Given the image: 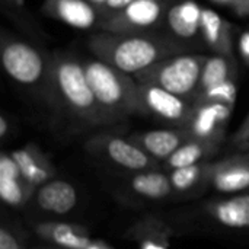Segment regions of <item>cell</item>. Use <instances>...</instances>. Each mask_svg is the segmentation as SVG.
Listing matches in <instances>:
<instances>
[{
  "label": "cell",
  "instance_id": "6da1fadb",
  "mask_svg": "<svg viewBox=\"0 0 249 249\" xmlns=\"http://www.w3.org/2000/svg\"><path fill=\"white\" fill-rule=\"evenodd\" d=\"M48 80L58 104L76 118L93 125L114 123L92 90L85 63L69 55H57L50 61Z\"/></svg>",
  "mask_w": 249,
  "mask_h": 249
},
{
  "label": "cell",
  "instance_id": "7a4b0ae2",
  "mask_svg": "<svg viewBox=\"0 0 249 249\" xmlns=\"http://www.w3.org/2000/svg\"><path fill=\"white\" fill-rule=\"evenodd\" d=\"M89 45L99 60L131 76L171 57L175 50L171 44L158 38L109 31L93 35Z\"/></svg>",
  "mask_w": 249,
  "mask_h": 249
},
{
  "label": "cell",
  "instance_id": "3957f363",
  "mask_svg": "<svg viewBox=\"0 0 249 249\" xmlns=\"http://www.w3.org/2000/svg\"><path fill=\"white\" fill-rule=\"evenodd\" d=\"M85 69L98 102L114 121L149 114L134 77L99 58L86 61Z\"/></svg>",
  "mask_w": 249,
  "mask_h": 249
},
{
  "label": "cell",
  "instance_id": "277c9868",
  "mask_svg": "<svg viewBox=\"0 0 249 249\" xmlns=\"http://www.w3.org/2000/svg\"><path fill=\"white\" fill-rule=\"evenodd\" d=\"M206 58V55L198 54L166 57L133 77L137 83L156 85L185 99L191 96L197 98Z\"/></svg>",
  "mask_w": 249,
  "mask_h": 249
},
{
  "label": "cell",
  "instance_id": "5b68a950",
  "mask_svg": "<svg viewBox=\"0 0 249 249\" xmlns=\"http://www.w3.org/2000/svg\"><path fill=\"white\" fill-rule=\"evenodd\" d=\"M86 150L90 155L133 174L160 168L159 162L147 155L131 139L127 140L112 134H99L86 143Z\"/></svg>",
  "mask_w": 249,
  "mask_h": 249
},
{
  "label": "cell",
  "instance_id": "8992f818",
  "mask_svg": "<svg viewBox=\"0 0 249 249\" xmlns=\"http://www.w3.org/2000/svg\"><path fill=\"white\" fill-rule=\"evenodd\" d=\"M1 64L10 79L25 86L36 85L50 70V63L36 48L16 39L3 44Z\"/></svg>",
  "mask_w": 249,
  "mask_h": 249
},
{
  "label": "cell",
  "instance_id": "52a82bcc",
  "mask_svg": "<svg viewBox=\"0 0 249 249\" xmlns=\"http://www.w3.org/2000/svg\"><path fill=\"white\" fill-rule=\"evenodd\" d=\"M139 89L149 114L174 124L178 128H185L188 125L194 111V102L156 85L139 83Z\"/></svg>",
  "mask_w": 249,
  "mask_h": 249
},
{
  "label": "cell",
  "instance_id": "ba28073f",
  "mask_svg": "<svg viewBox=\"0 0 249 249\" xmlns=\"http://www.w3.org/2000/svg\"><path fill=\"white\" fill-rule=\"evenodd\" d=\"M232 107L217 101H196L191 120L185 130L191 139L222 143Z\"/></svg>",
  "mask_w": 249,
  "mask_h": 249
},
{
  "label": "cell",
  "instance_id": "9c48e42d",
  "mask_svg": "<svg viewBox=\"0 0 249 249\" xmlns=\"http://www.w3.org/2000/svg\"><path fill=\"white\" fill-rule=\"evenodd\" d=\"M209 185L219 194L235 196L249 191V152L210 162Z\"/></svg>",
  "mask_w": 249,
  "mask_h": 249
},
{
  "label": "cell",
  "instance_id": "30bf717a",
  "mask_svg": "<svg viewBox=\"0 0 249 249\" xmlns=\"http://www.w3.org/2000/svg\"><path fill=\"white\" fill-rule=\"evenodd\" d=\"M162 16V6L153 0H134L124 10L109 16L104 23L105 29L117 34H133L158 23Z\"/></svg>",
  "mask_w": 249,
  "mask_h": 249
},
{
  "label": "cell",
  "instance_id": "8fae6325",
  "mask_svg": "<svg viewBox=\"0 0 249 249\" xmlns=\"http://www.w3.org/2000/svg\"><path fill=\"white\" fill-rule=\"evenodd\" d=\"M35 188L26 182L10 153L0 155V198L12 209L25 207L35 194Z\"/></svg>",
  "mask_w": 249,
  "mask_h": 249
},
{
  "label": "cell",
  "instance_id": "7c38bea8",
  "mask_svg": "<svg viewBox=\"0 0 249 249\" xmlns=\"http://www.w3.org/2000/svg\"><path fill=\"white\" fill-rule=\"evenodd\" d=\"M34 200L41 212L53 216H66L77 206V191L71 182L54 178L36 188Z\"/></svg>",
  "mask_w": 249,
  "mask_h": 249
},
{
  "label": "cell",
  "instance_id": "4fadbf2b",
  "mask_svg": "<svg viewBox=\"0 0 249 249\" xmlns=\"http://www.w3.org/2000/svg\"><path fill=\"white\" fill-rule=\"evenodd\" d=\"M34 232L60 249H86L93 241L85 226L69 222H41L34 226Z\"/></svg>",
  "mask_w": 249,
  "mask_h": 249
},
{
  "label": "cell",
  "instance_id": "5bb4252c",
  "mask_svg": "<svg viewBox=\"0 0 249 249\" xmlns=\"http://www.w3.org/2000/svg\"><path fill=\"white\" fill-rule=\"evenodd\" d=\"M45 15L77 29H89L98 22L99 10L88 0H45Z\"/></svg>",
  "mask_w": 249,
  "mask_h": 249
},
{
  "label": "cell",
  "instance_id": "9a60e30c",
  "mask_svg": "<svg viewBox=\"0 0 249 249\" xmlns=\"http://www.w3.org/2000/svg\"><path fill=\"white\" fill-rule=\"evenodd\" d=\"M130 139L153 159L158 162H165L178 147L190 140L191 136L185 128L177 127L174 130H152L146 133H137Z\"/></svg>",
  "mask_w": 249,
  "mask_h": 249
},
{
  "label": "cell",
  "instance_id": "2e32d148",
  "mask_svg": "<svg viewBox=\"0 0 249 249\" xmlns=\"http://www.w3.org/2000/svg\"><path fill=\"white\" fill-rule=\"evenodd\" d=\"M207 216L228 229H249V191L204 206Z\"/></svg>",
  "mask_w": 249,
  "mask_h": 249
},
{
  "label": "cell",
  "instance_id": "e0dca14e",
  "mask_svg": "<svg viewBox=\"0 0 249 249\" xmlns=\"http://www.w3.org/2000/svg\"><path fill=\"white\" fill-rule=\"evenodd\" d=\"M12 158L18 163L23 178L35 190L55 178V168L51 160L36 146L28 144L13 150Z\"/></svg>",
  "mask_w": 249,
  "mask_h": 249
},
{
  "label": "cell",
  "instance_id": "ac0fdd59",
  "mask_svg": "<svg viewBox=\"0 0 249 249\" xmlns=\"http://www.w3.org/2000/svg\"><path fill=\"white\" fill-rule=\"evenodd\" d=\"M201 36L206 44L214 51L233 58V29L229 20L220 16L213 9L203 7L201 15Z\"/></svg>",
  "mask_w": 249,
  "mask_h": 249
},
{
  "label": "cell",
  "instance_id": "d6986e66",
  "mask_svg": "<svg viewBox=\"0 0 249 249\" xmlns=\"http://www.w3.org/2000/svg\"><path fill=\"white\" fill-rule=\"evenodd\" d=\"M128 190L133 196L147 201H162L174 196L169 172L160 168L134 172L128 181Z\"/></svg>",
  "mask_w": 249,
  "mask_h": 249
},
{
  "label": "cell",
  "instance_id": "ffe728a7",
  "mask_svg": "<svg viewBox=\"0 0 249 249\" xmlns=\"http://www.w3.org/2000/svg\"><path fill=\"white\" fill-rule=\"evenodd\" d=\"M203 7L194 0H184L174 4L166 13L171 32L182 39H193L201 34Z\"/></svg>",
  "mask_w": 249,
  "mask_h": 249
},
{
  "label": "cell",
  "instance_id": "44dd1931",
  "mask_svg": "<svg viewBox=\"0 0 249 249\" xmlns=\"http://www.w3.org/2000/svg\"><path fill=\"white\" fill-rule=\"evenodd\" d=\"M219 143L190 139L181 147H178L168 160H165L163 169L169 172L178 168L209 162V159H212L219 152Z\"/></svg>",
  "mask_w": 249,
  "mask_h": 249
},
{
  "label": "cell",
  "instance_id": "7402d4cb",
  "mask_svg": "<svg viewBox=\"0 0 249 249\" xmlns=\"http://www.w3.org/2000/svg\"><path fill=\"white\" fill-rule=\"evenodd\" d=\"M209 174H210V162L169 171V179L174 194L178 196L201 194V191L210 187Z\"/></svg>",
  "mask_w": 249,
  "mask_h": 249
},
{
  "label": "cell",
  "instance_id": "603a6c76",
  "mask_svg": "<svg viewBox=\"0 0 249 249\" xmlns=\"http://www.w3.org/2000/svg\"><path fill=\"white\" fill-rule=\"evenodd\" d=\"M131 241L137 242L139 249H171L169 228L155 217H146L128 231Z\"/></svg>",
  "mask_w": 249,
  "mask_h": 249
},
{
  "label": "cell",
  "instance_id": "cb8c5ba5",
  "mask_svg": "<svg viewBox=\"0 0 249 249\" xmlns=\"http://www.w3.org/2000/svg\"><path fill=\"white\" fill-rule=\"evenodd\" d=\"M233 71H235L233 58L222 55V54H214L212 57H207L203 66V71H201L198 95L214 86L233 80Z\"/></svg>",
  "mask_w": 249,
  "mask_h": 249
},
{
  "label": "cell",
  "instance_id": "d4e9b609",
  "mask_svg": "<svg viewBox=\"0 0 249 249\" xmlns=\"http://www.w3.org/2000/svg\"><path fill=\"white\" fill-rule=\"evenodd\" d=\"M236 99V85L235 80H229L226 83H222L219 86H214L203 93H200L196 101H217V102H223L228 104L231 107H233Z\"/></svg>",
  "mask_w": 249,
  "mask_h": 249
},
{
  "label": "cell",
  "instance_id": "484cf974",
  "mask_svg": "<svg viewBox=\"0 0 249 249\" xmlns=\"http://www.w3.org/2000/svg\"><path fill=\"white\" fill-rule=\"evenodd\" d=\"M0 249H25L15 231L6 225L0 228Z\"/></svg>",
  "mask_w": 249,
  "mask_h": 249
},
{
  "label": "cell",
  "instance_id": "4316f807",
  "mask_svg": "<svg viewBox=\"0 0 249 249\" xmlns=\"http://www.w3.org/2000/svg\"><path fill=\"white\" fill-rule=\"evenodd\" d=\"M133 1H134V0H107L105 4H104V7L101 9L99 13L109 12V13H111L109 16H112V15H115V13L124 10L125 7H128Z\"/></svg>",
  "mask_w": 249,
  "mask_h": 249
},
{
  "label": "cell",
  "instance_id": "83f0119b",
  "mask_svg": "<svg viewBox=\"0 0 249 249\" xmlns=\"http://www.w3.org/2000/svg\"><path fill=\"white\" fill-rule=\"evenodd\" d=\"M247 140H249V114L248 117L242 121V124L239 125V128L236 130V133L232 137V144L235 147L241 146L242 143H245Z\"/></svg>",
  "mask_w": 249,
  "mask_h": 249
},
{
  "label": "cell",
  "instance_id": "f1b7e54d",
  "mask_svg": "<svg viewBox=\"0 0 249 249\" xmlns=\"http://www.w3.org/2000/svg\"><path fill=\"white\" fill-rule=\"evenodd\" d=\"M220 4L231 7L238 15H249V0H214Z\"/></svg>",
  "mask_w": 249,
  "mask_h": 249
},
{
  "label": "cell",
  "instance_id": "f546056e",
  "mask_svg": "<svg viewBox=\"0 0 249 249\" xmlns=\"http://www.w3.org/2000/svg\"><path fill=\"white\" fill-rule=\"evenodd\" d=\"M239 53L242 58L249 64V31L242 32L239 36Z\"/></svg>",
  "mask_w": 249,
  "mask_h": 249
},
{
  "label": "cell",
  "instance_id": "4dcf8cb0",
  "mask_svg": "<svg viewBox=\"0 0 249 249\" xmlns=\"http://www.w3.org/2000/svg\"><path fill=\"white\" fill-rule=\"evenodd\" d=\"M7 131H9V123H7V118L4 115L0 117V137L4 139L7 136Z\"/></svg>",
  "mask_w": 249,
  "mask_h": 249
},
{
  "label": "cell",
  "instance_id": "1f68e13d",
  "mask_svg": "<svg viewBox=\"0 0 249 249\" xmlns=\"http://www.w3.org/2000/svg\"><path fill=\"white\" fill-rule=\"evenodd\" d=\"M86 249H112L108 244H105L104 241H99V239H93L90 242V245Z\"/></svg>",
  "mask_w": 249,
  "mask_h": 249
},
{
  "label": "cell",
  "instance_id": "d6a6232c",
  "mask_svg": "<svg viewBox=\"0 0 249 249\" xmlns=\"http://www.w3.org/2000/svg\"><path fill=\"white\" fill-rule=\"evenodd\" d=\"M88 1H90V3H92V4L99 10V12H101V9L104 7V4H105V1H107V0H88Z\"/></svg>",
  "mask_w": 249,
  "mask_h": 249
},
{
  "label": "cell",
  "instance_id": "836d02e7",
  "mask_svg": "<svg viewBox=\"0 0 249 249\" xmlns=\"http://www.w3.org/2000/svg\"><path fill=\"white\" fill-rule=\"evenodd\" d=\"M236 149H239L241 152H249V140H247L245 143H242L241 146H238Z\"/></svg>",
  "mask_w": 249,
  "mask_h": 249
},
{
  "label": "cell",
  "instance_id": "e575fe53",
  "mask_svg": "<svg viewBox=\"0 0 249 249\" xmlns=\"http://www.w3.org/2000/svg\"><path fill=\"white\" fill-rule=\"evenodd\" d=\"M153 1H160V0H153Z\"/></svg>",
  "mask_w": 249,
  "mask_h": 249
},
{
  "label": "cell",
  "instance_id": "d590c367",
  "mask_svg": "<svg viewBox=\"0 0 249 249\" xmlns=\"http://www.w3.org/2000/svg\"><path fill=\"white\" fill-rule=\"evenodd\" d=\"M45 249H53V248H45ZM57 249H60V248H57Z\"/></svg>",
  "mask_w": 249,
  "mask_h": 249
}]
</instances>
